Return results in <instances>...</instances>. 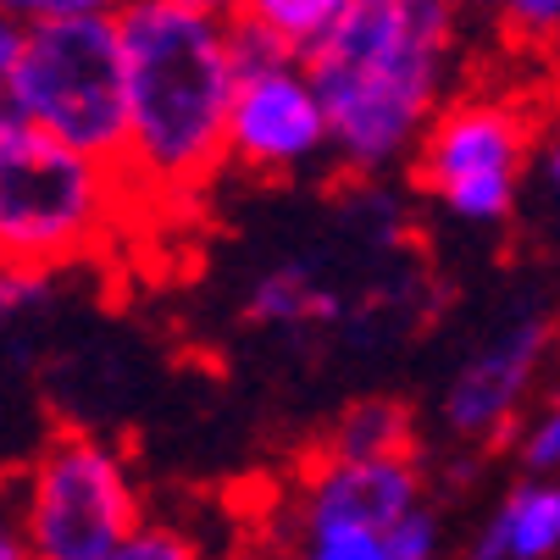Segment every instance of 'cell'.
Segmentation results:
<instances>
[{
	"label": "cell",
	"instance_id": "cell-7",
	"mask_svg": "<svg viewBox=\"0 0 560 560\" xmlns=\"http://www.w3.org/2000/svg\"><path fill=\"white\" fill-rule=\"evenodd\" d=\"M323 155H334V128L305 61L278 56V61L238 67V95L228 117V162L261 178H283L323 162Z\"/></svg>",
	"mask_w": 560,
	"mask_h": 560
},
{
	"label": "cell",
	"instance_id": "cell-17",
	"mask_svg": "<svg viewBox=\"0 0 560 560\" xmlns=\"http://www.w3.org/2000/svg\"><path fill=\"white\" fill-rule=\"evenodd\" d=\"M300 560H394L383 533H300Z\"/></svg>",
	"mask_w": 560,
	"mask_h": 560
},
{
	"label": "cell",
	"instance_id": "cell-2",
	"mask_svg": "<svg viewBox=\"0 0 560 560\" xmlns=\"http://www.w3.org/2000/svg\"><path fill=\"white\" fill-rule=\"evenodd\" d=\"M117 23L128 50L122 178L133 200H189L228 162V117L238 95L233 23L167 0H133Z\"/></svg>",
	"mask_w": 560,
	"mask_h": 560
},
{
	"label": "cell",
	"instance_id": "cell-6",
	"mask_svg": "<svg viewBox=\"0 0 560 560\" xmlns=\"http://www.w3.org/2000/svg\"><path fill=\"white\" fill-rule=\"evenodd\" d=\"M533 122L505 95H455L411 162L422 195L471 228L505 222L533 167Z\"/></svg>",
	"mask_w": 560,
	"mask_h": 560
},
{
	"label": "cell",
	"instance_id": "cell-14",
	"mask_svg": "<svg viewBox=\"0 0 560 560\" xmlns=\"http://www.w3.org/2000/svg\"><path fill=\"white\" fill-rule=\"evenodd\" d=\"M533 200H538V222L549 233H560V95L544 106V117L533 122Z\"/></svg>",
	"mask_w": 560,
	"mask_h": 560
},
{
	"label": "cell",
	"instance_id": "cell-21",
	"mask_svg": "<svg viewBox=\"0 0 560 560\" xmlns=\"http://www.w3.org/2000/svg\"><path fill=\"white\" fill-rule=\"evenodd\" d=\"M23 39H28V23L0 7V128L18 122V112H12V78H18V61H23Z\"/></svg>",
	"mask_w": 560,
	"mask_h": 560
},
{
	"label": "cell",
	"instance_id": "cell-15",
	"mask_svg": "<svg viewBox=\"0 0 560 560\" xmlns=\"http://www.w3.org/2000/svg\"><path fill=\"white\" fill-rule=\"evenodd\" d=\"M500 34L527 56H560V0H500Z\"/></svg>",
	"mask_w": 560,
	"mask_h": 560
},
{
	"label": "cell",
	"instance_id": "cell-12",
	"mask_svg": "<svg viewBox=\"0 0 560 560\" xmlns=\"http://www.w3.org/2000/svg\"><path fill=\"white\" fill-rule=\"evenodd\" d=\"M334 460H388V455H417V422L394 399H355L334 422L328 450Z\"/></svg>",
	"mask_w": 560,
	"mask_h": 560
},
{
	"label": "cell",
	"instance_id": "cell-20",
	"mask_svg": "<svg viewBox=\"0 0 560 560\" xmlns=\"http://www.w3.org/2000/svg\"><path fill=\"white\" fill-rule=\"evenodd\" d=\"M50 278L56 272H34V267H0V323L34 311L50 300Z\"/></svg>",
	"mask_w": 560,
	"mask_h": 560
},
{
	"label": "cell",
	"instance_id": "cell-24",
	"mask_svg": "<svg viewBox=\"0 0 560 560\" xmlns=\"http://www.w3.org/2000/svg\"><path fill=\"white\" fill-rule=\"evenodd\" d=\"M167 7H184V12H200V18H222V23H233L238 12H245V0H167Z\"/></svg>",
	"mask_w": 560,
	"mask_h": 560
},
{
	"label": "cell",
	"instance_id": "cell-11",
	"mask_svg": "<svg viewBox=\"0 0 560 560\" xmlns=\"http://www.w3.org/2000/svg\"><path fill=\"white\" fill-rule=\"evenodd\" d=\"M339 294L323 289L311 278V267L300 261H283L272 272L256 278V289L245 294V316L250 323H267V328H311V323H339Z\"/></svg>",
	"mask_w": 560,
	"mask_h": 560
},
{
	"label": "cell",
	"instance_id": "cell-13",
	"mask_svg": "<svg viewBox=\"0 0 560 560\" xmlns=\"http://www.w3.org/2000/svg\"><path fill=\"white\" fill-rule=\"evenodd\" d=\"M345 12H350V0H245V12L233 23H250L256 34H267L272 45H283L289 56L305 61L339 28Z\"/></svg>",
	"mask_w": 560,
	"mask_h": 560
},
{
	"label": "cell",
	"instance_id": "cell-8",
	"mask_svg": "<svg viewBox=\"0 0 560 560\" xmlns=\"http://www.w3.org/2000/svg\"><path fill=\"white\" fill-rule=\"evenodd\" d=\"M428 505L422 460L388 455V460H334L316 455V466L300 477L294 494V527L300 533H394L411 511Z\"/></svg>",
	"mask_w": 560,
	"mask_h": 560
},
{
	"label": "cell",
	"instance_id": "cell-22",
	"mask_svg": "<svg viewBox=\"0 0 560 560\" xmlns=\"http://www.w3.org/2000/svg\"><path fill=\"white\" fill-rule=\"evenodd\" d=\"M388 549H394V560H439V516L428 505L411 511L388 533Z\"/></svg>",
	"mask_w": 560,
	"mask_h": 560
},
{
	"label": "cell",
	"instance_id": "cell-5",
	"mask_svg": "<svg viewBox=\"0 0 560 560\" xmlns=\"http://www.w3.org/2000/svg\"><path fill=\"white\" fill-rule=\"evenodd\" d=\"M18 522L39 560H106L144 516L128 455L101 433H56L18 477Z\"/></svg>",
	"mask_w": 560,
	"mask_h": 560
},
{
	"label": "cell",
	"instance_id": "cell-16",
	"mask_svg": "<svg viewBox=\"0 0 560 560\" xmlns=\"http://www.w3.org/2000/svg\"><path fill=\"white\" fill-rule=\"evenodd\" d=\"M106 560H206V544L195 527L173 522V516H150L133 538H122Z\"/></svg>",
	"mask_w": 560,
	"mask_h": 560
},
{
	"label": "cell",
	"instance_id": "cell-23",
	"mask_svg": "<svg viewBox=\"0 0 560 560\" xmlns=\"http://www.w3.org/2000/svg\"><path fill=\"white\" fill-rule=\"evenodd\" d=\"M0 560H39L34 544H28V533H23V522L7 516V511H0Z\"/></svg>",
	"mask_w": 560,
	"mask_h": 560
},
{
	"label": "cell",
	"instance_id": "cell-9",
	"mask_svg": "<svg viewBox=\"0 0 560 560\" xmlns=\"http://www.w3.org/2000/svg\"><path fill=\"white\" fill-rule=\"evenodd\" d=\"M544 350H549V316L544 311H527L511 328H500L494 339H483V350H471L466 366L444 388V406H439L444 428L455 439H471V444H494L511 428V417L522 411V399L544 366Z\"/></svg>",
	"mask_w": 560,
	"mask_h": 560
},
{
	"label": "cell",
	"instance_id": "cell-19",
	"mask_svg": "<svg viewBox=\"0 0 560 560\" xmlns=\"http://www.w3.org/2000/svg\"><path fill=\"white\" fill-rule=\"evenodd\" d=\"M516 455H522V466H527L533 477H555V471H560V406L538 411V417L522 428Z\"/></svg>",
	"mask_w": 560,
	"mask_h": 560
},
{
	"label": "cell",
	"instance_id": "cell-3",
	"mask_svg": "<svg viewBox=\"0 0 560 560\" xmlns=\"http://www.w3.org/2000/svg\"><path fill=\"white\" fill-rule=\"evenodd\" d=\"M128 206L133 189L122 167H106L28 122L0 128V267L61 272L90 261Z\"/></svg>",
	"mask_w": 560,
	"mask_h": 560
},
{
	"label": "cell",
	"instance_id": "cell-1",
	"mask_svg": "<svg viewBox=\"0 0 560 560\" xmlns=\"http://www.w3.org/2000/svg\"><path fill=\"white\" fill-rule=\"evenodd\" d=\"M460 67L450 0H350L339 28L305 56L328 106L334 162L350 178H388L417 162Z\"/></svg>",
	"mask_w": 560,
	"mask_h": 560
},
{
	"label": "cell",
	"instance_id": "cell-10",
	"mask_svg": "<svg viewBox=\"0 0 560 560\" xmlns=\"http://www.w3.org/2000/svg\"><path fill=\"white\" fill-rule=\"evenodd\" d=\"M555 555H560V483L555 477L516 483L471 544V560H555Z\"/></svg>",
	"mask_w": 560,
	"mask_h": 560
},
{
	"label": "cell",
	"instance_id": "cell-18",
	"mask_svg": "<svg viewBox=\"0 0 560 560\" xmlns=\"http://www.w3.org/2000/svg\"><path fill=\"white\" fill-rule=\"evenodd\" d=\"M23 23H67V18H122L133 0H0Z\"/></svg>",
	"mask_w": 560,
	"mask_h": 560
},
{
	"label": "cell",
	"instance_id": "cell-4",
	"mask_svg": "<svg viewBox=\"0 0 560 560\" xmlns=\"http://www.w3.org/2000/svg\"><path fill=\"white\" fill-rule=\"evenodd\" d=\"M18 122L122 167L128 155V50L117 18L28 23L12 78Z\"/></svg>",
	"mask_w": 560,
	"mask_h": 560
},
{
	"label": "cell",
	"instance_id": "cell-26",
	"mask_svg": "<svg viewBox=\"0 0 560 560\" xmlns=\"http://www.w3.org/2000/svg\"><path fill=\"white\" fill-rule=\"evenodd\" d=\"M455 12H500V0H450Z\"/></svg>",
	"mask_w": 560,
	"mask_h": 560
},
{
	"label": "cell",
	"instance_id": "cell-25",
	"mask_svg": "<svg viewBox=\"0 0 560 560\" xmlns=\"http://www.w3.org/2000/svg\"><path fill=\"white\" fill-rule=\"evenodd\" d=\"M222 560H300V555H289V549H283V544H272V538H256V544L228 549Z\"/></svg>",
	"mask_w": 560,
	"mask_h": 560
}]
</instances>
